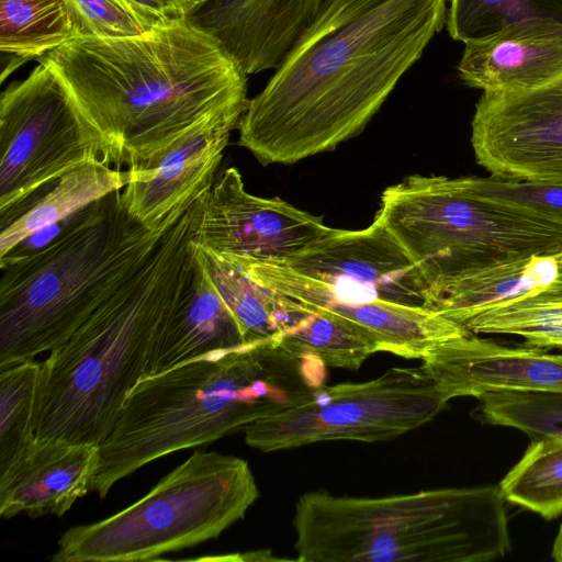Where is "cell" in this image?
Wrapping results in <instances>:
<instances>
[{"mask_svg":"<svg viewBox=\"0 0 562 562\" xmlns=\"http://www.w3.org/2000/svg\"><path fill=\"white\" fill-rule=\"evenodd\" d=\"M448 0H325L265 88L239 145L293 164L357 136L446 25Z\"/></svg>","mask_w":562,"mask_h":562,"instance_id":"obj_1","label":"cell"},{"mask_svg":"<svg viewBox=\"0 0 562 562\" xmlns=\"http://www.w3.org/2000/svg\"><path fill=\"white\" fill-rule=\"evenodd\" d=\"M475 398L474 417L484 424L518 429L531 440L562 436V393L488 390Z\"/></svg>","mask_w":562,"mask_h":562,"instance_id":"obj_29","label":"cell"},{"mask_svg":"<svg viewBox=\"0 0 562 562\" xmlns=\"http://www.w3.org/2000/svg\"><path fill=\"white\" fill-rule=\"evenodd\" d=\"M41 361L0 368V472L35 442V413Z\"/></svg>","mask_w":562,"mask_h":562,"instance_id":"obj_28","label":"cell"},{"mask_svg":"<svg viewBox=\"0 0 562 562\" xmlns=\"http://www.w3.org/2000/svg\"><path fill=\"white\" fill-rule=\"evenodd\" d=\"M259 496L248 462L194 451L144 497L121 512L67 529L53 562H128L217 538L243 519Z\"/></svg>","mask_w":562,"mask_h":562,"instance_id":"obj_8","label":"cell"},{"mask_svg":"<svg viewBox=\"0 0 562 562\" xmlns=\"http://www.w3.org/2000/svg\"><path fill=\"white\" fill-rule=\"evenodd\" d=\"M420 361L449 400L488 390L562 393V355L541 348L508 347L468 333Z\"/></svg>","mask_w":562,"mask_h":562,"instance_id":"obj_17","label":"cell"},{"mask_svg":"<svg viewBox=\"0 0 562 562\" xmlns=\"http://www.w3.org/2000/svg\"><path fill=\"white\" fill-rule=\"evenodd\" d=\"M498 485L382 497L302 494L292 519L303 562H490L512 551Z\"/></svg>","mask_w":562,"mask_h":562,"instance_id":"obj_5","label":"cell"},{"mask_svg":"<svg viewBox=\"0 0 562 562\" xmlns=\"http://www.w3.org/2000/svg\"><path fill=\"white\" fill-rule=\"evenodd\" d=\"M132 171L86 161L16 205L0 211V257L40 229L55 225L103 196L122 190Z\"/></svg>","mask_w":562,"mask_h":562,"instance_id":"obj_22","label":"cell"},{"mask_svg":"<svg viewBox=\"0 0 562 562\" xmlns=\"http://www.w3.org/2000/svg\"><path fill=\"white\" fill-rule=\"evenodd\" d=\"M191 2H192V0H191Z\"/></svg>","mask_w":562,"mask_h":562,"instance_id":"obj_34","label":"cell"},{"mask_svg":"<svg viewBox=\"0 0 562 562\" xmlns=\"http://www.w3.org/2000/svg\"><path fill=\"white\" fill-rule=\"evenodd\" d=\"M244 344L234 315L195 252L191 281L161 325L143 378L159 374L200 356Z\"/></svg>","mask_w":562,"mask_h":562,"instance_id":"obj_20","label":"cell"},{"mask_svg":"<svg viewBox=\"0 0 562 562\" xmlns=\"http://www.w3.org/2000/svg\"><path fill=\"white\" fill-rule=\"evenodd\" d=\"M530 19L562 22V0H450L446 27L465 44Z\"/></svg>","mask_w":562,"mask_h":562,"instance_id":"obj_30","label":"cell"},{"mask_svg":"<svg viewBox=\"0 0 562 562\" xmlns=\"http://www.w3.org/2000/svg\"><path fill=\"white\" fill-rule=\"evenodd\" d=\"M79 37H126L150 31L123 0H65Z\"/></svg>","mask_w":562,"mask_h":562,"instance_id":"obj_32","label":"cell"},{"mask_svg":"<svg viewBox=\"0 0 562 562\" xmlns=\"http://www.w3.org/2000/svg\"><path fill=\"white\" fill-rule=\"evenodd\" d=\"M562 288V250L496 262L448 283L432 310L461 326L469 319L540 291Z\"/></svg>","mask_w":562,"mask_h":562,"instance_id":"obj_21","label":"cell"},{"mask_svg":"<svg viewBox=\"0 0 562 562\" xmlns=\"http://www.w3.org/2000/svg\"><path fill=\"white\" fill-rule=\"evenodd\" d=\"M468 87L530 90L562 75V22L530 19L464 44L457 67Z\"/></svg>","mask_w":562,"mask_h":562,"instance_id":"obj_19","label":"cell"},{"mask_svg":"<svg viewBox=\"0 0 562 562\" xmlns=\"http://www.w3.org/2000/svg\"><path fill=\"white\" fill-rule=\"evenodd\" d=\"M283 263L344 295L431 308L430 290L418 268L375 218L359 231L333 228Z\"/></svg>","mask_w":562,"mask_h":562,"instance_id":"obj_15","label":"cell"},{"mask_svg":"<svg viewBox=\"0 0 562 562\" xmlns=\"http://www.w3.org/2000/svg\"><path fill=\"white\" fill-rule=\"evenodd\" d=\"M245 110L211 114L144 166L128 168L132 178L122 191L127 213L147 229L165 233L213 186Z\"/></svg>","mask_w":562,"mask_h":562,"instance_id":"obj_14","label":"cell"},{"mask_svg":"<svg viewBox=\"0 0 562 562\" xmlns=\"http://www.w3.org/2000/svg\"><path fill=\"white\" fill-rule=\"evenodd\" d=\"M325 0H192L186 20L215 38L244 72L277 69Z\"/></svg>","mask_w":562,"mask_h":562,"instance_id":"obj_16","label":"cell"},{"mask_svg":"<svg viewBox=\"0 0 562 562\" xmlns=\"http://www.w3.org/2000/svg\"><path fill=\"white\" fill-rule=\"evenodd\" d=\"M468 192L515 207L562 221V184L533 180L488 177H459Z\"/></svg>","mask_w":562,"mask_h":562,"instance_id":"obj_31","label":"cell"},{"mask_svg":"<svg viewBox=\"0 0 562 562\" xmlns=\"http://www.w3.org/2000/svg\"><path fill=\"white\" fill-rule=\"evenodd\" d=\"M150 30L184 20L191 0H123Z\"/></svg>","mask_w":562,"mask_h":562,"instance_id":"obj_33","label":"cell"},{"mask_svg":"<svg viewBox=\"0 0 562 562\" xmlns=\"http://www.w3.org/2000/svg\"><path fill=\"white\" fill-rule=\"evenodd\" d=\"M471 145L493 176L562 184V75L530 90L483 92Z\"/></svg>","mask_w":562,"mask_h":562,"instance_id":"obj_11","label":"cell"},{"mask_svg":"<svg viewBox=\"0 0 562 562\" xmlns=\"http://www.w3.org/2000/svg\"><path fill=\"white\" fill-rule=\"evenodd\" d=\"M79 36L65 0H0L1 82L23 64Z\"/></svg>","mask_w":562,"mask_h":562,"instance_id":"obj_23","label":"cell"},{"mask_svg":"<svg viewBox=\"0 0 562 562\" xmlns=\"http://www.w3.org/2000/svg\"><path fill=\"white\" fill-rule=\"evenodd\" d=\"M92 159L110 164L106 143L52 67L40 61L2 91L0 211Z\"/></svg>","mask_w":562,"mask_h":562,"instance_id":"obj_10","label":"cell"},{"mask_svg":"<svg viewBox=\"0 0 562 562\" xmlns=\"http://www.w3.org/2000/svg\"><path fill=\"white\" fill-rule=\"evenodd\" d=\"M498 486L506 502L548 520L559 517L562 514V436L531 440Z\"/></svg>","mask_w":562,"mask_h":562,"instance_id":"obj_26","label":"cell"},{"mask_svg":"<svg viewBox=\"0 0 562 562\" xmlns=\"http://www.w3.org/2000/svg\"><path fill=\"white\" fill-rule=\"evenodd\" d=\"M449 401L422 363L393 367L364 382L322 385L301 404L248 425L245 442L271 452L323 441L389 440L424 426Z\"/></svg>","mask_w":562,"mask_h":562,"instance_id":"obj_9","label":"cell"},{"mask_svg":"<svg viewBox=\"0 0 562 562\" xmlns=\"http://www.w3.org/2000/svg\"><path fill=\"white\" fill-rule=\"evenodd\" d=\"M99 445L41 438L0 472V516L61 517L89 492L99 465Z\"/></svg>","mask_w":562,"mask_h":562,"instance_id":"obj_18","label":"cell"},{"mask_svg":"<svg viewBox=\"0 0 562 562\" xmlns=\"http://www.w3.org/2000/svg\"><path fill=\"white\" fill-rule=\"evenodd\" d=\"M277 295L283 305L282 333L277 339L293 356L313 357L326 367L355 371L379 351L375 341L361 329Z\"/></svg>","mask_w":562,"mask_h":562,"instance_id":"obj_24","label":"cell"},{"mask_svg":"<svg viewBox=\"0 0 562 562\" xmlns=\"http://www.w3.org/2000/svg\"><path fill=\"white\" fill-rule=\"evenodd\" d=\"M378 220L418 268L431 294L473 270L562 250V221L488 201L457 178L413 175L386 188Z\"/></svg>","mask_w":562,"mask_h":562,"instance_id":"obj_7","label":"cell"},{"mask_svg":"<svg viewBox=\"0 0 562 562\" xmlns=\"http://www.w3.org/2000/svg\"><path fill=\"white\" fill-rule=\"evenodd\" d=\"M331 229L322 217L279 198L247 192L231 167L201 198L194 245L235 265L286 262Z\"/></svg>","mask_w":562,"mask_h":562,"instance_id":"obj_12","label":"cell"},{"mask_svg":"<svg viewBox=\"0 0 562 562\" xmlns=\"http://www.w3.org/2000/svg\"><path fill=\"white\" fill-rule=\"evenodd\" d=\"M472 334H505L526 346L562 349V288L549 289L482 313L462 325Z\"/></svg>","mask_w":562,"mask_h":562,"instance_id":"obj_27","label":"cell"},{"mask_svg":"<svg viewBox=\"0 0 562 562\" xmlns=\"http://www.w3.org/2000/svg\"><path fill=\"white\" fill-rule=\"evenodd\" d=\"M200 217L201 199L166 231L145 263L41 361L37 439L100 445L112 431L161 325L191 281Z\"/></svg>","mask_w":562,"mask_h":562,"instance_id":"obj_4","label":"cell"},{"mask_svg":"<svg viewBox=\"0 0 562 562\" xmlns=\"http://www.w3.org/2000/svg\"><path fill=\"white\" fill-rule=\"evenodd\" d=\"M61 78L117 168L144 166L204 117L246 109L247 75L186 19L126 37H77L37 59Z\"/></svg>","mask_w":562,"mask_h":562,"instance_id":"obj_2","label":"cell"},{"mask_svg":"<svg viewBox=\"0 0 562 562\" xmlns=\"http://www.w3.org/2000/svg\"><path fill=\"white\" fill-rule=\"evenodd\" d=\"M235 266L256 283L302 307L361 329L375 341L379 351L422 360L439 344L468 334L431 308L347 296L283 262L251 261Z\"/></svg>","mask_w":562,"mask_h":562,"instance_id":"obj_13","label":"cell"},{"mask_svg":"<svg viewBox=\"0 0 562 562\" xmlns=\"http://www.w3.org/2000/svg\"><path fill=\"white\" fill-rule=\"evenodd\" d=\"M326 366L297 358L277 337L191 359L143 378L99 445L91 492L172 452L213 442L296 406L324 385Z\"/></svg>","mask_w":562,"mask_h":562,"instance_id":"obj_3","label":"cell"},{"mask_svg":"<svg viewBox=\"0 0 562 562\" xmlns=\"http://www.w3.org/2000/svg\"><path fill=\"white\" fill-rule=\"evenodd\" d=\"M165 233L135 221L116 190L72 214L46 247L0 263V368L66 342Z\"/></svg>","mask_w":562,"mask_h":562,"instance_id":"obj_6","label":"cell"},{"mask_svg":"<svg viewBox=\"0 0 562 562\" xmlns=\"http://www.w3.org/2000/svg\"><path fill=\"white\" fill-rule=\"evenodd\" d=\"M194 247L213 285L234 315L245 342L278 337L282 313L278 296L235 265Z\"/></svg>","mask_w":562,"mask_h":562,"instance_id":"obj_25","label":"cell"}]
</instances>
